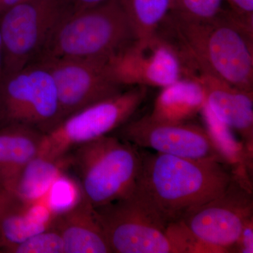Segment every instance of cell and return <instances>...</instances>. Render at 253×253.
Returning <instances> with one entry per match:
<instances>
[{
	"label": "cell",
	"mask_w": 253,
	"mask_h": 253,
	"mask_svg": "<svg viewBox=\"0 0 253 253\" xmlns=\"http://www.w3.org/2000/svg\"><path fill=\"white\" fill-rule=\"evenodd\" d=\"M54 78L44 63L32 62L0 82V126L21 124L42 132L62 121Z\"/></svg>",
	"instance_id": "8"
},
{
	"label": "cell",
	"mask_w": 253,
	"mask_h": 253,
	"mask_svg": "<svg viewBox=\"0 0 253 253\" xmlns=\"http://www.w3.org/2000/svg\"><path fill=\"white\" fill-rule=\"evenodd\" d=\"M231 14L250 29L253 30V0H224Z\"/></svg>",
	"instance_id": "24"
},
{
	"label": "cell",
	"mask_w": 253,
	"mask_h": 253,
	"mask_svg": "<svg viewBox=\"0 0 253 253\" xmlns=\"http://www.w3.org/2000/svg\"><path fill=\"white\" fill-rule=\"evenodd\" d=\"M109 63L115 78L123 86L163 88L185 78L175 51L156 36L145 42H134L109 58Z\"/></svg>",
	"instance_id": "12"
},
{
	"label": "cell",
	"mask_w": 253,
	"mask_h": 253,
	"mask_svg": "<svg viewBox=\"0 0 253 253\" xmlns=\"http://www.w3.org/2000/svg\"><path fill=\"white\" fill-rule=\"evenodd\" d=\"M3 71V44L1 41V34H0V82L2 78Z\"/></svg>",
	"instance_id": "28"
},
{
	"label": "cell",
	"mask_w": 253,
	"mask_h": 253,
	"mask_svg": "<svg viewBox=\"0 0 253 253\" xmlns=\"http://www.w3.org/2000/svg\"><path fill=\"white\" fill-rule=\"evenodd\" d=\"M51 227L62 238L64 253H111L94 208L84 196L69 211L54 215Z\"/></svg>",
	"instance_id": "15"
},
{
	"label": "cell",
	"mask_w": 253,
	"mask_h": 253,
	"mask_svg": "<svg viewBox=\"0 0 253 253\" xmlns=\"http://www.w3.org/2000/svg\"><path fill=\"white\" fill-rule=\"evenodd\" d=\"M68 156L83 194L94 208L124 199L136 189L141 151L118 136L109 134L89 141Z\"/></svg>",
	"instance_id": "4"
},
{
	"label": "cell",
	"mask_w": 253,
	"mask_h": 253,
	"mask_svg": "<svg viewBox=\"0 0 253 253\" xmlns=\"http://www.w3.org/2000/svg\"><path fill=\"white\" fill-rule=\"evenodd\" d=\"M116 136L139 149L226 165L207 129L196 125L158 122L146 116L127 121L118 128Z\"/></svg>",
	"instance_id": "10"
},
{
	"label": "cell",
	"mask_w": 253,
	"mask_h": 253,
	"mask_svg": "<svg viewBox=\"0 0 253 253\" xmlns=\"http://www.w3.org/2000/svg\"><path fill=\"white\" fill-rule=\"evenodd\" d=\"M69 166V156L52 160L38 155L25 166L9 191L27 202H40L45 197L54 181L66 172Z\"/></svg>",
	"instance_id": "19"
},
{
	"label": "cell",
	"mask_w": 253,
	"mask_h": 253,
	"mask_svg": "<svg viewBox=\"0 0 253 253\" xmlns=\"http://www.w3.org/2000/svg\"><path fill=\"white\" fill-rule=\"evenodd\" d=\"M252 218L253 188L234 176L222 194L179 220L211 253H234L241 231Z\"/></svg>",
	"instance_id": "9"
},
{
	"label": "cell",
	"mask_w": 253,
	"mask_h": 253,
	"mask_svg": "<svg viewBox=\"0 0 253 253\" xmlns=\"http://www.w3.org/2000/svg\"><path fill=\"white\" fill-rule=\"evenodd\" d=\"M206 103L202 84L194 78H181L162 88L149 116L158 122L186 123L201 113Z\"/></svg>",
	"instance_id": "17"
},
{
	"label": "cell",
	"mask_w": 253,
	"mask_h": 253,
	"mask_svg": "<svg viewBox=\"0 0 253 253\" xmlns=\"http://www.w3.org/2000/svg\"><path fill=\"white\" fill-rule=\"evenodd\" d=\"M28 0H0V14L5 11Z\"/></svg>",
	"instance_id": "27"
},
{
	"label": "cell",
	"mask_w": 253,
	"mask_h": 253,
	"mask_svg": "<svg viewBox=\"0 0 253 253\" xmlns=\"http://www.w3.org/2000/svg\"><path fill=\"white\" fill-rule=\"evenodd\" d=\"M136 41L118 0H109L99 6L68 14L32 62L109 59Z\"/></svg>",
	"instance_id": "3"
},
{
	"label": "cell",
	"mask_w": 253,
	"mask_h": 253,
	"mask_svg": "<svg viewBox=\"0 0 253 253\" xmlns=\"http://www.w3.org/2000/svg\"><path fill=\"white\" fill-rule=\"evenodd\" d=\"M206 129L230 168L233 175L253 188V152L234 136V131L221 122L205 105L202 111Z\"/></svg>",
	"instance_id": "18"
},
{
	"label": "cell",
	"mask_w": 253,
	"mask_h": 253,
	"mask_svg": "<svg viewBox=\"0 0 253 253\" xmlns=\"http://www.w3.org/2000/svg\"><path fill=\"white\" fill-rule=\"evenodd\" d=\"M141 153L137 185L170 222L215 199L234 177L230 168L218 161Z\"/></svg>",
	"instance_id": "2"
},
{
	"label": "cell",
	"mask_w": 253,
	"mask_h": 253,
	"mask_svg": "<svg viewBox=\"0 0 253 253\" xmlns=\"http://www.w3.org/2000/svg\"><path fill=\"white\" fill-rule=\"evenodd\" d=\"M84 197L79 181L63 173L53 183L45 197V204L54 215L66 212Z\"/></svg>",
	"instance_id": "21"
},
{
	"label": "cell",
	"mask_w": 253,
	"mask_h": 253,
	"mask_svg": "<svg viewBox=\"0 0 253 253\" xmlns=\"http://www.w3.org/2000/svg\"><path fill=\"white\" fill-rule=\"evenodd\" d=\"M234 253H253V218L248 221L234 246Z\"/></svg>",
	"instance_id": "25"
},
{
	"label": "cell",
	"mask_w": 253,
	"mask_h": 253,
	"mask_svg": "<svg viewBox=\"0 0 253 253\" xmlns=\"http://www.w3.org/2000/svg\"><path fill=\"white\" fill-rule=\"evenodd\" d=\"M94 212L111 253H177L168 236L170 221L138 185Z\"/></svg>",
	"instance_id": "5"
},
{
	"label": "cell",
	"mask_w": 253,
	"mask_h": 253,
	"mask_svg": "<svg viewBox=\"0 0 253 253\" xmlns=\"http://www.w3.org/2000/svg\"><path fill=\"white\" fill-rule=\"evenodd\" d=\"M194 79L202 84L208 108L237 133L245 146L253 152V91L240 89L205 75Z\"/></svg>",
	"instance_id": "13"
},
{
	"label": "cell",
	"mask_w": 253,
	"mask_h": 253,
	"mask_svg": "<svg viewBox=\"0 0 253 253\" xmlns=\"http://www.w3.org/2000/svg\"><path fill=\"white\" fill-rule=\"evenodd\" d=\"M44 63L54 78L63 119L123 91L109 59L35 61Z\"/></svg>",
	"instance_id": "11"
},
{
	"label": "cell",
	"mask_w": 253,
	"mask_h": 253,
	"mask_svg": "<svg viewBox=\"0 0 253 253\" xmlns=\"http://www.w3.org/2000/svg\"><path fill=\"white\" fill-rule=\"evenodd\" d=\"M155 36L175 51L186 78L205 75L253 91V30L229 9L204 21H189L169 12Z\"/></svg>",
	"instance_id": "1"
},
{
	"label": "cell",
	"mask_w": 253,
	"mask_h": 253,
	"mask_svg": "<svg viewBox=\"0 0 253 253\" xmlns=\"http://www.w3.org/2000/svg\"><path fill=\"white\" fill-rule=\"evenodd\" d=\"M43 135L24 125L0 126V189L12 190L23 168L38 156Z\"/></svg>",
	"instance_id": "16"
},
{
	"label": "cell",
	"mask_w": 253,
	"mask_h": 253,
	"mask_svg": "<svg viewBox=\"0 0 253 253\" xmlns=\"http://www.w3.org/2000/svg\"><path fill=\"white\" fill-rule=\"evenodd\" d=\"M72 11L70 0H28L0 14L1 79L36 59L61 21Z\"/></svg>",
	"instance_id": "7"
},
{
	"label": "cell",
	"mask_w": 253,
	"mask_h": 253,
	"mask_svg": "<svg viewBox=\"0 0 253 253\" xmlns=\"http://www.w3.org/2000/svg\"><path fill=\"white\" fill-rule=\"evenodd\" d=\"M224 0H173L169 12L194 21H204L217 17L223 11Z\"/></svg>",
	"instance_id": "22"
},
{
	"label": "cell",
	"mask_w": 253,
	"mask_h": 253,
	"mask_svg": "<svg viewBox=\"0 0 253 253\" xmlns=\"http://www.w3.org/2000/svg\"><path fill=\"white\" fill-rule=\"evenodd\" d=\"M127 16L136 41H149L170 11L173 0H118Z\"/></svg>",
	"instance_id": "20"
},
{
	"label": "cell",
	"mask_w": 253,
	"mask_h": 253,
	"mask_svg": "<svg viewBox=\"0 0 253 253\" xmlns=\"http://www.w3.org/2000/svg\"><path fill=\"white\" fill-rule=\"evenodd\" d=\"M4 253H64V244L59 233L50 227L10 248Z\"/></svg>",
	"instance_id": "23"
},
{
	"label": "cell",
	"mask_w": 253,
	"mask_h": 253,
	"mask_svg": "<svg viewBox=\"0 0 253 253\" xmlns=\"http://www.w3.org/2000/svg\"><path fill=\"white\" fill-rule=\"evenodd\" d=\"M147 87L134 86L70 115L43 135L38 155L63 159L78 146L117 130L144 101Z\"/></svg>",
	"instance_id": "6"
},
{
	"label": "cell",
	"mask_w": 253,
	"mask_h": 253,
	"mask_svg": "<svg viewBox=\"0 0 253 253\" xmlns=\"http://www.w3.org/2000/svg\"><path fill=\"white\" fill-rule=\"evenodd\" d=\"M109 0H70L73 11H80V10L89 9L104 4Z\"/></svg>",
	"instance_id": "26"
},
{
	"label": "cell",
	"mask_w": 253,
	"mask_h": 253,
	"mask_svg": "<svg viewBox=\"0 0 253 253\" xmlns=\"http://www.w3.org/2000/svg\"><path fill=\"white\" fill-rule=\"evenodd\" d=\"M54 217L45 204L27 202L0 189V252L49 229Z\"/></svg>",
	"instance_id": "14"
}]
</instances>
